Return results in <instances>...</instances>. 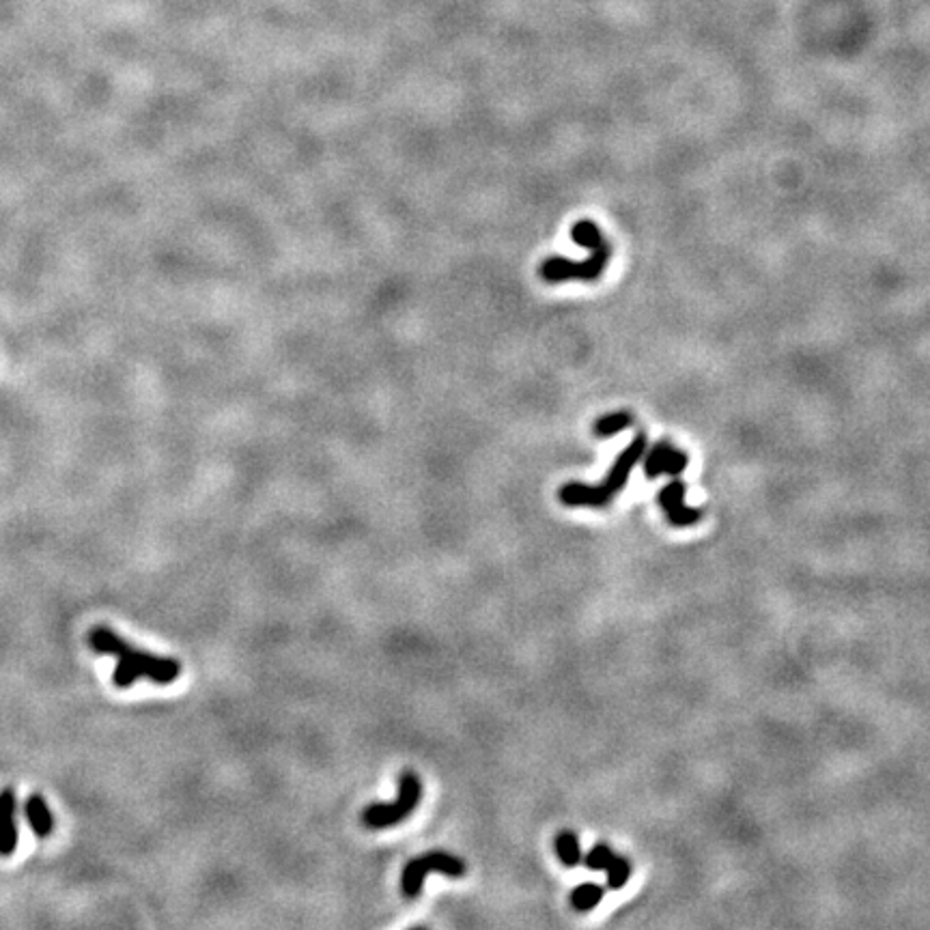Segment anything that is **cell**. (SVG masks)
<instances>
[{"mask_svg": "<svg viewBox=\"0 0 930 930\" xmlns=\"http://www.w3.org/2000/svg\"><path fill=\"white\" fill-rule=\"evenodd\" d=\"M89 644L96 653L112 655L117 660L112 680L119 689H128L139 678H150L157 685H168L181 674V664L177 660L139 651L108 627H93L89 633Z\"/></svg>", "mask_w": 930, "mask_h": 930, "instance_id": "6da1fadb", "label": "cell"}, {"mask_svg": "<svg viewBox=\"0 0 930 930\" xmlns=\"http://www.w3.org/2000/svg\"><path fill=\"white\" fill-rule=\"evenodd\" d=\"M644 451H646V438L638 435L617 457L606 480H601L599 485L568 483L558 494L561 502L567 507H588V509L608 507L615 500V496L624 489L631 469L642 460Z\"/></svg>", "mask_w": 930, "mask_h": 930, "instance_id": "7a4b0ae2", "label": "cell"}, {"mask_svg": "<svg viewBox=\"0 0 930 930\" xmlns=\"http://www.w3.org/2000/svg\"><path fill=\"white\" fill-rule=\"evenodd\" d=\"M610 263V246L608 242L593 248L590 257L586 261H568L565 257H550L545 258L539 267L541 278L545 283L558 285V283H571V280H579V283H593L597 280L606 267Z\"/></svg>", "mask_w": 930, "mask_h": 930, "instance_id": "3957f363", "label": "cell"}, {"mask_svg": "<svg viewBox=\"0 0 930 930\" xmlns=\"http://www.w3.org/2000/svg\"><path fill=\"white\" fill-rule=\"evenodd\" d=\"M422 797V784L418 775L403 774L399 779V797L392 804H373L362 812V821L368 829H386L406 821L418 808Z\"/></svg>", "mask_w": 930, "mask_h": 930, "instance_id": "277c9868", "label": "cell"}, {"mask_svg": "<svg viewBox=\"0 0 930 930\" xmlns=\"http://www.w3.org/2000/svg\"><path fill=\"white\" fill-rule=\"evenodd\" d=\"M465 871H467L465 862L460 860L457 855H451V853H444V851H433V853L416 857L406 866L403 877H401V887H403V894L408 898H416L420 894L424 877L429 873H442L446 877L460 878L464 877Z\"/></svg>", "mask_w": 930, "mask_h": 930, "instance_id": "5b68a950", "label": "cell"}, {"mask_svg": "<svg viewBox=\"0 0 930 930\" xmlns=\"http://www.w3.org/2000/svg\"><path fill=\"white\" fill-rule=\"evenodd\" d=\"M657 500H660L662 509L666 511L668 521H671L672 525H676V528L694 525L700 519V516H702L698 509H689L685 505V483L678 480V478H674L672 483H668L660 491V498Z\"/></svg>", "mask_w": 930, "mask_h": 930, "instance_id": "8992f818", "label": "cell"}, {"mask_svg": "<svg viewBox=\"0 0 930 930\" xmlns=\"http://www.w3.org/2000/svg\"><path fill=\"white\" fill-rule=\"evenodd\" d=\"M18 795L13 788H4L0 790V855H13L18 849Z\"/></svg>", "mask_w": 930, "mask_h": 930, "instance_id": "52a82bcc", "label": "cell"}, {"mask_svg": "<svg viewBox=\"0 0 930 930\" xmlns=\"http://www.w3.org/2000/svg\"><path fill=\"white\" fill-rule=\"evenodd\" d=\"M687 467V455L676 451L668 442L655 444L651 453L644 460V474L646 478H657L662 474L678 476Z\"/></svg>", "mask_w": 930, "mask_h": 930, "instance_id": "ba28073f", "label": "cell"}, {"mask_svg": "<svg viewBox=\"0 0 930 930\" xmlns=\"http://www.w3.org/2000/svg\"><path fill=\"white\" fill-rule=\"evenodd\" d=\"M24 815H26L29 827L33 829V833L37 838H48L54 831V817H52L51 808H48V804L42 795L35 793L26 799Z\"/></svg>", "mask_w": 930, "mask_h": 930, "instance_id": "9c48e42d", "label": "cell"}, {"mask_svg": "<svg viewBox=\"0 0 930 930\" xmlns=\"http://www.w3.org/2000/svg\"><path fill=\"white\" fill-rule=\"evenodd\" d=\"M604 896H606V889L601 885H597V883H584V885H579V887L573 889L571 905L577 911H590V909H595L604 900Z\"/></svg>", "mask_w": 930, "mask_h": 930, "instance_id": "30bf717a", "label": "cell"}, {"mask_svg": "<svg viewBox=\"0 0 930 930\" xmlns=\"http://www.w3.org/2000/svg\"><path fill=\"white\" fill-rule=\"evenodd\" d=\"M556 853H558L561 862H563L567 868H575V866H579V864H582V860H584L582 849H579V840H577V835H575L573 831H563V833L556 838Z\"/></svg>", "mask_w": 930, "mask_h": 930, "instance_id": "8fae6325", "label": "cell"}, {"mask_svg": "<svg viewBox=\"0 0 930 930\" xmlns=\"http://www.w3.org/2000/svg\"><path fill=\"white\" fill-rule=\"evenodd\" d=\"M631 424H633V418L629 412L608 413V416H604L595 422V435L597 438H612Z\"/></svg>", "mask_w": 930, "mask_h": 930, "instance_id": "7c38bea8", "label": "cell"}, {"mask_svg": "<svg viewBox=\"0 0 930 930\" xmlns=\"http://www.w3.org/2000/svg\"><path fill=\"white\" fill-rule=\"evenodd\" d=\"M612 860H615V851L608 844H597L593 851L586 853L582 864H586V868L590 871H606Z\"/></svg>", "mask_w": 930, "mask_h": 930, "instance_id": "4fadbf2b", "label": "cell"}, {"mask_svg": "<svg viewBox=\"0 0 930 930\" xmlns=\"http://www.w3.org/2000/svg\"><path fill=\"white\" fill-rule=\"evenodd\" d=\"M606 871H608V885H610V889L624 887L627 881L631 877L629 862L624 857H619V855H615V860L610 862V866Z\"/></svg>", "mask_w": 930, "mask_h": 930, "instance_id": "5bb4252c", "label": "cell"}]
</instances>
